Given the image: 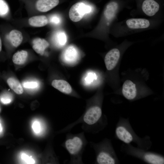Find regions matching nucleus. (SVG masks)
I'll list each match as a JSON object with an SVG mask.
<instances>
[{"label":"nucleus","mask_w":164,"mask_h":164,"mask_svg":"<svg viewBox=\"0 0 164 164\" xmlns=\"http://www.w3.org/2000/svg\"><path fill=\"white\" fill-rule=\"evenodd\" d=\"M2 128L1 125V124L0 122V132L2 131Z\"/></svg>","instance_id":"nucleus-29"},{"label":"nucleus","mask_w":164,"mask_h":164,"mask_svg":"<svg viewBox=\"0 0 164 164\" xmlns=\"http://www.w3.org/2000/svg\"><path fill=\"white\" fill-rule=\"evenodd\" d=\"M32 128L33 131L36 134L40 133L42 130V126L40 122L37 120L34 121L32 124Z\"/></svg>","instance_id":"nucleus-23"},{"label":"nucleus","mask_w":164,"mask_h":164,"mask_svg":"<svg viewBox=\"0 0 164 164\" xmlns=\"http://www.w3.org/2000/svg\"><path fill=\"white\" fill-rule=\"evenodd\" d=\"M80 123L83 124L82 128L85 131L97 133L106 126L107 120L106 116L103 115L101 107L94 105L88 108L83 116L76 121L65 128L64 131L70 130L76 125Z\"/></svg>","instance_id":"nucleus-1"},{"label":"nucleus","mask_w":164,"mask_h":164,"mask_svg":"<svg viewBox=\"0 0 164 164\" xmlns=\"http://www.w3.org/2000/svg\"><path fill=\"white\" fill-rule=\"evenodd\" d=\"M22 159L26 164H34L35 161L31 156H29L24 153L22 154L21 155Z\"/></svg>","instance_id":"nucleus-24"},{"label":"nucleus","mask_w":164,"mask_h":164,"mask_svg":"<svg viewBox=\"0 0 164 164\" xmlns=\"http://www.w3.org/2000/svg\"><path fill=\"white\" fill-rule=\"evenodd\" d=\"M29 25L33 27H40L46 25L48 22L46 17L45 15H38L32 17L28 20Z\"/></svg>","instance_id":"nucleus-16"},{"label":"nucleus","mask_w":164,"mask_h":164,"mask_svg":"<svg viewBox=\"0 0 164 164\" xmlns=\"http://www.w3.org/2000/svg\"><path fill=\"white\" fill-rule=\"evenodd\" d=\"M120 56L119 51L117 48L113 49L107 53L104 58V62L108 70H111L115 67Z\"/></svg>","instance_id":"nucleus-7"},{"label":"nucleus","mask_w":164,"mask_h":164,"mask_svg":"<svg viewBox=\"0 0 164 164\" xmlns=\"http://www.w3.org/2000/svg\"><path fill=\"white\" fill-rule=\"evenodd\" d=\"M118 7V4L114 2H111L107 5L104 11V15L107 20H110L114 17Z\"/></svg>","instance_id":"nucleus-17"},{"label":"nucleus","mask_w":164,"mask_h":164,"mask_svg":"<svg viewBox=\"0 0 164 164\" xmlns=\"http://www.w3.org/2000/svg\"><path fill=\"white\" fill-rule=\"evenodd\" d=\"M49 46V43L45 39L39 38L34 39L32 42V47L37 53L43 55L45 49Z\"/></svg>","instance_id":"nucleus-14"},{"label":"nucleus","mask_w":164,"mask_h":164,"mask_svg":"<svg viewBox=\"0 0 164 164\" xmlns=\"http://www.w3.org/2000/svg\"><path fill=\"white\" fill-rule=\"evenodd\" d=\"M94 75L91 73H90L88 75L87 77L86 78L85 80L87 82L91 81H92V78H93Z\"/></svg>","instance_id":"nucleus-27"},{"label":"nucleus","mask_w":164,"mask_h":164,"mask_svg":"<svg viewBox=\"0 0 164 164\" xmlns=\"http://www.w3.org/2000/svg\"><path fill=\"white\" fill-rule=\"evenodd\" d=\"M128 26L132 29H144L148 27L150 25L149 21L143 18H132L126 22Z\"/></svg>","instance_id":"nucleus-12"},{"label":"nucleus","mask_w":164,"mask_h":164,"mask_svg":"<svg viewBox=\"0 0 164 164\" xmlns=\"http://www.w3.org/2000/svg\"><path fill=\"white\" fill-rule=\"evenodd\" d=\"M2 50V40L0 36V52Z\"/></svg>","instance_id":"nucleus-28"},{"label":"nucleus","mask_w":164,"mask_h":164,"mask_svg":"<svg viewBox=\"0 0 164 164\" xmlns=\"http://www.w3.org/2000/svg\"><path fill=\"white\" fill-rule=\"evenodd\" d=\"M59 2V0H38L36 3V6L38 11L45 12L56 7Z\"/></svg>","instance_id":"nucleus-13"},{"label":"nucleus","mask_w":164,"mask_h":164,"mask_svg":"<svg viewBox=\"0 0 164 164\" xmlns=\"http://www.w3.org/2000/svg\"><path fill=\"white\" fill-rule=\"evenodd\" d=\"M28 56V52L26 50H22L20 51H18L13 55L12 61L15 64H22L25 62Z\"/></svg>","instance_id":"nucleus-19"},{"label":"nucleus","mask_w":164,"mask_h":164,"mask_svg":"<svg viewBox=\"0 0 164 164\" xmlns=\"http://www.w3.org/2000/svg\"><path fill=\"white\" fill-rule=\"evenodd\" d=\"M91 8L82 2H78L73 5L70 8L69 12L70 19L76 22L80 21L84 15L90 13Z\"/></svg>","instance_id":"nucleus-6"},{"label":"nucleus","mask_w":164,"mask_h":164,"mask_svg":"<svg viewBox=\"0 0 164 164\" xmlns=\"http://www.w3.org/2000/svg\"><path fill=\"white\" fill-rule=\"evenodd\" d=\"M142 9L147 15L152 16L159 10V5L154 0H145L143 2Z\"/></svg>","instance_id":"nucleus-9"},{"label":"nucleus","mask_w":164,"mask_h":164,"mask_svg":"<svg viewBox=\"0 0 164 164\" xmlns=\"http://www.w3.org/2000/svg\"><path fill=\"white\" fill-rule=\"evenodd\" d=\"M9 12V6L6 2L4 0H0V17H6Z\"/></svg>","instance_id":"nucleus-21"},{"label":"nucleus","mask_w":164,"mask_h":164,"mask_svg":"<svg viewBox=\"0 0 164 164\" xmlns=\"http://www.w3.org/2000/svg\"><path fill=\"white\" fill-rule=\"evenodd\" d=\"M50 21L52 23L55 25H57L60 23V19L58 15H54L50 17Z\"/></svg>","instance_id":"nucleus-26"},{"label":"nucleus","mask_w":164,"mask_h":164,"mask_svg":"<svg viewBox=\"0 0 164 164\" xmlns=\"http://www.w3.org/2000/svg\"><path fill=\"white\" fill-rule=\"evenodd\" d=\"M12 96L9 93H4L0 97L1 102L4 104L10 103L12 101Z\"/></svg>","instance_id":"nucleus-22"},{"label":"nucleus","mask_w":164,"mask_h":164,"mask_svg":"<svg viewBox=\"0 0 164 164\" xmlns=\"http://www.w3.org/2000/svg\"><path fill=\"white\" fill-rule=\"evenodd\" d=\"M122 93L124 96L128 100L135 99L137 96L135 84L130 80H125L123 85Z\"/></svg>","instance_id":"nucleus-8"},{"label":"nucleus","mask_w":164,"mask_h":164,"mask_svg":"<svg viewBox=\"0 0 164 164\" xmlns=\"http://www.w3.org/2000/svg\"><path fill=\"white\" fill-rule=\"evenodd\" d=\"M23 87L27 88H35L38 87L39 84L36 81H27L23 84Z\"/></svg>","instance_id":"nucleus-25"},{"label":"nucleus","mask_w":164,"mask_h":164,"mask_svg":"<svg viewBox=\"0 0 164 164\" xmlns=\"http://www.w3.org/2000/svg\"><path fill=\"white\" fill-rule=\"evenodd\" d=\"M121 151L124 153L150 164H163L164 157L162 155L153 152L148 151L133 146L131 144H122Z\"/></svg>","instance_id":"nucleus-5"},{"label":"nucleus","mask_w":164,"mask_h":164,"mask_svg":"<svg viewBox=\"0 0 164 164\" xmlns=\"http://www.w3.org/2000/svg\"><path fill=\"white\" fill-rule=\"evenodd\" d=\"M7 83L10 88L17 94H21L23 92L22 87L17 80L10 77L7 80Z\"/></svg>","instance_id":"nucleus-18"},{"label":"nucleus","mask_w":164,"mask_h":164,"mask_svg":"<svg viewBox=\"0 0 164 164\" xmlns=\"http://www.w3.org/2000/svg\"><path fill=\"white\" fill-rule=\"evenodd\" d=\"M87 142L84 132L75 134H67L63 146L70 155V163H83L82 154Z\"/></svg>","instance_id":"nucleus-3"},{"label":"nucleus","mask_w":164,"mask_h":164,"mask_svg":"<svg viewBox=\"0 0 164 164\" xmlns=\"http://www.w3.org/2000/svg\"><path fill=\"white\" fill-rule=\"evenodd\" d=\"M54 38L56 44L59 46L64 45L67 41L65 33L63 31L56 32L54 35Z\"/></svg>","instance_id":"nucleus-20"},{"label":"nucleus","mask_w":164,"mask_h":164,"mask_svg":"<svg viewBox=\"0 0 164 164\" xmlns=\"http://www.w3.org/2000/svg\"><path fill=\"white\" fill-rule=\"evenodd\" d=\"M90 144L95 153V163H119V159L110 139L105 138L98 143L91 142Z\"/></svg>","instance_id":"nucleus-4"},{"label":"nucleus","mask_w":164,"mask_h":164,"mask_svg":"<svg viewBox=\"0 0 164 164\" xmlns=\"http://www.w3.org/2000/svg\"><path fill=\"white\" fill-rule=\"evenodd\" d=\"M5 39L10 41L15 47L19 46L23 40L22 32L19 30L14 29L11 31L9 33L5 35Z\"/></svg>","instance_id":"nucleus-11"},{"label":"nucleus","mask_w":164,"mask_h":164,"mask_svg":"<svg viewBox=\"0 0 164 164\" xmlns=\"http://www.w3.org/2000/svg\"><path fill=\"white\" fill-rule=\"evenodd\" d=\"M62 56L63 60L66 63L68 64L74 63L78 59L77 51L73 46H69L64 51Z\"/></svg>","instance_id":"nucleus-10"},{"label":"nucleus","mask_w":164,"mask_h":164,"mask_svg":"<svg viewBox=\"0 0 164 164\" xmlns=\"http://www.w3.org/2000/svg\"><path fill=\"white\" fill-rule=\"evenodd\" d=\"M52 85L60 92L70 94L72 91L71 86L68 82L61 80H55L52 82Z\"/></svg>","instance_id":"nucleus-15"},{"label":"nucleus","mask_w":164,"mask_h":164,"mask_svg":"<svg viewBox=\"0 0 164 164\" xmlns=\"http://www.w3.org/2000/svg\"><path fill=\"white\" fill-rule=\"evenodd\" d=\"M116 138L125 144L133 142L137 147L148 150L152 146V142L149 136L140 138L135 132L128 118L120 117L115 131Z\"/></svg>","instance_id":"nucleus-2"}]
</instances>
